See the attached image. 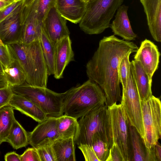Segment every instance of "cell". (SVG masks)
Here are the masks:
<instances>
[{"label":"cell","instance_id":"6da1fadb","mask_svg":"<svg viewBox=\"0 0 161 161\" xmlns=\"http://www.w3.org/2000/svg\"><path fill=\"white\" fill-rule=\"evenodd\" d=\"M138 48L133 42L119 39L114 35L104 36L87 63V76L103 90L107 107L121 100L118 73L120 62L128 54L136 52Z\"/></svg>","mask_w":161,"mask_h":161},{"label":"cell","instance_id":"7a4b0ae2","mask_svg":"<svg viewBox=\"0 0 161 161\" xmlns=\"http://www.w3.org/2000/svg\"><path fill=\"white\" fill-rule=\"evenodd\" d=\"M6 46L12 58L25 73L26 82L32 86L47 87L49 75L40 40L29 44L19 42Z\"/></svg>","mask_w":161,"mask_h":161},{"label":"cell","instance_id":"3957f363","mask_svg":"<svg viewBox=\"0 0 161 161\" xmlns=\"http://www.w3.org/2000/svg\"><path fill=\"white\" fill-rule=\"evenodd\" d=\"M106 103L103 90L97 84L88 79L64 92L63 110L65 115L77 119Z\"/></svg>","mask_w":161,"mask_h":161},{"label":"cell","instance_id":"277c9868","mask_svg":"<svg viewBox=\"0 0 161 161\" xmlns=\"http://www.w3.org/2000/svg\"><path fill=\"white\" fill-rule=\"evenodd\" d=\"M79 131L75 140L78 146H91L93 138L98 136L107 143L110 149L113 144L109 115L107 107L96 108L81 117L79 121Z\"/></svg>","mask_w":161,"mask_h":161},{"label":"cell","instance_id":"5b68a950","mask_svg":"<svg viewBox=\"0 0 161 161\" xmlns=\"http://www.w3.org/2000/svg\"><path fill=\"white\" fill-rule=\"evenodd\" d=\"M124 0H88L84 15L79 22L82 31L98 34L109 27L110 21Z\"/></svg>","mask_w":161,"mask_h":161},{"label":"cell","instance_id":"8992f818","mask_svg":"<svg viewBox=\"0 0 161 161\" xmlns=\"http://www.w3.org/2000/svg\"><path fill=\"white\" fill-rule=\"evenodd\" d=\"M11 87L14 93L31 101L47 117H58L63 115L64 92L58 93L47 87L32 86L26 81L21 85Z\"/></svg>","mask_w":161,"mask_h":161},{"label":"cell","instance_id":"52a82bcc","mask_svg":"<svg viewBox=\"0 0 161 161\" xmlns=\"http://www.w3.org/2000/svg\"><path fill=\"white\" fill-rule=\"evenodd\" d=\"M109 115L113 143H116L124 161H132L130 123L121 104L107 107Z\"/></svg>","mask_w":161,"mask_h":161},{"label":"cell","instance_id":"ba28073f","mask_svg":"<svg viewBox=\"0 0 161 161\" xmlns=\"http://www.w3.org/2000/svg\"><path fill=\"white\" fill-rule=\"evenodd\" d=\"M145 147L150 149L155 145L161 135V103L160 99L153 95L141 101Z\"/></svg>","mask_w":161,"mask_h":161},{"label":"cell","instance_id":"9c48e42d","mask_svg":"<svg viewBox=\"0 0 161 161\" xmlns=\"http://www.w3.org/2000/svg\"><path fill=\"white\" fill-rule=\"evenodd\" d=\"M122 105L130 125L134 127L143 141L145 137L141 100L130 67L126 85L122 88Z\"/></svg>","mask_w":161,"mask_h":161},{"label":"cell","instance_id":"30bf717a","mask_svg":"<svg viewBox=\"0 0 161 161\" xmlns=\"http://www.w3.org/2000/svg\"><path fill=\"white\" fill-rule=\"evenodd\" d=\"M37 3V0H35L28 6L23 4L21 15V43L29 44L40 38L43 22L38 15Z\"/></svg>","mask_w":161,"mask_h":161},{"label":"cell","instance_id":"8fae6325","mask_svg":"<svg viewBox=\"0 0 161 161\" xmlns=\"http://www.w3.org/2000/svg\"><path fill=\"white\" fill-rule=\"evenodd\" d=\"M57 117H48L39 124L28 134L29 143L37 148L52 145L59 138L57 126Z\"/></svg>","mask_w":161,"mask_h":161},{"label":"cell","instance_id":"7c38bea8","mask_svg":"<svg viewBox=\"0 0 161 161\" xmlns=\"http://www.w3.org/2000/svg\"><path fill=\"white\" fill-rule=\"evenodd\" d=\"M134 55V59L139 63L152 80L158 68L160 53L157 46L149 40L142 41Z\"/></svg>","mask_w":161,"mask_h":161},{"label":"cell","instance_id":"4fadbf2b","mask_svg":"<svg viewBox=\"0 0 161 161\" xmlns=\"http://www.w3.org/2000/svg\"><path fill=\"white\" fill-rule=\"evenodd\" d=\"M43 22L44 31L54 45L63 38L69 36L66 19L58 12L55 7L50 10Z\"/></svg>","mask_w":161,"mask_h":161},{"label":"cell","instance_id":"5bb4252c","mask_svg":"<svg viewBox=\"0 0 161 161\" xmlns=\"http://www.w3.org/2000/svg\"><path fill=\"white\" fill-rule=\"evenodd\" d=\"M75 61L74 53L69 36L65 37L55 45L54 77L60 79L63 77V73L69 63Z\"/></svg>","mask_w":161,"mask_h":161},{"label":"cell","instance_id":"9a60e30c","mask_svg":"<svg viewBox=\"0 0 161 161\" xmlns=\"http://www.w3.org/2000/svg\"><path fill=\"white\" fill-rule=\"evenodd\" d=\"M148 29L154 40L161 41V0H140Z\"/></svg>","mask_w":161,"mask_h":161},{"label":"cell","instance_id":"2e32d148","mask_svg":"<svg viewBox=\"0 0 161 161\" xmlns=\"http://www.w3.org/2000/svg\"><path fill=\"white\" fill-rule=\"evenodd\" d=\"M21 10L0 23V39L4 45H7L21 41Z\"/></svg>","mask_w":161,"mask_h":161},{"label":"cell","instance_id":"e0dca14e","mask_svg":"<svg viewBox=\"0 0 161 161\" xmlns=\"http://www.w3.org/2000/svg\"><path fill=\"white\" fill-rule=\"evenodd\" d=\"M128 9V7L124 4L120 6L109 27L114 35L119 36L126 41H134L137 36L132 29L127 14Z\"/></svg>","mask_w":161,"mask_h":161},{"label":"cell","instance_id":"ac0fdd59","mask_svg":"<svg viewBox=\"0 0 161 161\" xmlns=\"http://www.w3.org/2000/svg\"><path fill=\"white\" fill-rule=\"evenodd\" d=\"M85 0H56V8L66 20L76 24L79 23L85 12Z\"/></svg>","mask_w":161,"mask_h":161},{"label":"cell","instance_id":"d6986e66","mask_svg":"<svg viewBox=\"0 0 161 161\" xmlns=\"http://www.w3.org/2000/svg\"><path fill=\"white\" fill-rule=\"evenodd\" d=\"M9 105L29 116L36 121L40 123L48 117L42 110L30 100L21 95L14 93Z\"/></svg>","mask_w":161,"mask_h":161},{"label":"cell","instance_id":"ffe728a7","mask_svg":"<svg viewBox=\"0 0 161 161\" xmlns=\"http://www.w3.org/2000/svg\"><path fill=\"white\" fill-rule=\"evenodd\" d=\"M130 67L141 100H146L152 95V80L138 61L132 60L130 62Z\"/></svg>","mask_w":161,"mask_h":161},{"label":"cell","instance_id":"44dd1931","mask_svg":"<svg viewBox=\"0 0 161 161\" xmlns=\"http://www.w3.org/2000/svg\"><path fill=\"white\" fill-rule=\"evenodd\" d=\"M75 143L72 138H59L52 145L56 161H75Z\"/></svg>","mask_w":161,"mask_h":161},{"label":"cell","instance_id":"7402d4cb","mask_svg":"<svg viewBox=\"0 0 161 161\" xmlns=\"http://www.w3.org/2000/svg\"><path fill=\"white\" fill-rule=\"evenodd\" d=\"M57 126L59 138H72L75 140L79 131L77 119L66 115L57 117Z\"/></svg>","mask_w":161,"mask_h":161},{"label":"cell","instance_id":"603a6c76","mask_svg":"<svg viewBox=\"0 0 161 161\" xmlns=\"http://www.w3.org/2000/svg\"><path fill=\"white\" fill-rule=\"evenodd\" d=\"M6 142L16 149L25 147L29 143L28 133L16 119L13 123Z\"/></svg>","mask_w":161,"mask_h":161},{"label":"cell","instance_id":"cb8c5ba5","mask_svg":"<svg viewBox=\"0 0 161 161\" xmlns=\"http://www.w3.org/2000/svg\"><path fill=\"white\" fill-rule=\"evenodd\" d=\"M14 108L9 105L0 108V144L6 141L13 123L15 119Z\"/></svg>","mask_w":161,"mask_h":161},{"label":"cell","instance_id":"d4e9b609","mask_svg":"<svg viewBox=\"0 0 161 161\" xmlns=\"http://www.w3.org/2000/svg\"><path fill=\"white\" fill-rule=\"evenodd\" d=\"M12 59L11 65L3 68L4 76L11 86L21 85L26 81V76L22 68L15 60Z\"/></svg>","mask_w":161,"mask_h":161},{"label":"cell","instance_id":"484cf974","mask_svg":"<svg viewBox=\"0 0 161 161\" xmlns=\"http://www.w3.org/2000/svg\"><path fill=\"white\" fill-rule=\"evenodd\" d=\"M40 41L43 55L47 67L48 75H53L54 72L55 45L46 34L43 28Z\"/></svg>","mask_w":161,"mask_h":161},{"label":"cell","instance_id":"4316f807","mask_svg":"<svg viewBox=\"0 0 161 161\" xmlns=\"http://www.w3.org/2000/svg\"><path fill=\"white\" fill-rule=\"evenodd\" d=\"M132 161H145L146 147L143 140L136 128L130 125Z\"/></svg>","mask_w":161,"mask_h":161},{"label":"cell","instance_id":"83f0119b","mask_svg":"<svg viewBox=\"0 0 161 161\" xmlns=\"http://www.w3.org/2000/svg\"><path fill=\"white\" fill-rule=\"evenodd\" d=\"M91 146L99 161H106L109 153L108 144L97 136L93 138Z\"/></svg>","mask_w":161,"mask_h":161},{"label":"cell","instance_id":"f1b7e54d","mask_svg":"<svg viewBox=\"0 0 161 161\" xmlns=\"http://www.w3.org/2000/svg\"><path fill=\"white\" fill-rule=\"evenodd\" d=\"M131 53H129L125 56L120 62L119 67V76L120 82L122 88H124L126 85L127 79L130 69V62L129 57Z\"/></svg>","mask_w":161,"mask_h":161},{"label":"cell","instance_id":"f546056e","mask_svg":"<svg viewBox=\"0 0 161 161\" xmlns=\"http://www.w3.org/2000/svg\"><path fill=\"white\" fill-rule=\"evenodd\" d=\"M23 3V0H16L8 7L0 11V23L20 12Z\"/></svg>","mask_w":161,"mask_h":161},{"label":"cell","instance_id":"4dcf8cb0","mask_svg":"<svg viewBox=\"0 0 161 161\" xmlns=\"http://www.w3.org/2000/svg\"><path fill=\"white\" fill-rule=\"evenodd\" d=\"M56 0H37L38 15L43 22L50 10L55 7Z\"/></svg>","mask_w":161,"mask_h":161},{"label":"cell","instance_id":"1f68e13d","mask_svg":"<svg viewBox=\"0 0 161 161\" xmlns=\"http://www.w3.org/2000/svg\"><path fill=\"white\" fill-rule=\"evenodd\" d=\"M36 149L40 161H56L52 145L40 147Z\"/></svg>","mask_w":161,"mask_h":161},{"label":"cell","instance_id":"d6a6232c","mask_svg":"<svg viewBox=\"0 0 161 161\" xmlns=\"http://www.w3.org/2000/svg\"><path fill=\"white\" fill-rule=\"evenodd\" d=\"M14 93L11 87L9 85L0 89V108L8 105Z\"/></svg>","mask_w":161,"mask_h":161},{"label":"cell","instance_id":"836d02e7","mask_svg":"<svg viewBox=\"0 0 161 161\" xmlns=\"http://www.w3.org/2000/svg\"><path fill=\"white\" fill-rule=\"evenodd\" d=\"M81 151L86 161H99L91 146L87 144H81L78 146Z\"/></svg>","mask_w":161,"mask_h":161},{"label":"cell","instance_id":"e575fe53","mask_svg":"<svg viewBox=\"0 0 161 161\" xmlns=\"http://www.w3.org/2000/svg\"><path fill=\"white\" fill-rule=\"evenodd\" d=\"M20 161H40L36 149L28 148L20 155Z\"/></svg>","mask_w":161,"mask_h":161},{"label":"cell","instance_id":"d590c367","mask_svg":"<svg viewBox=\"0 0 161 161\" xmlns=\"http://www.w3.org/2000/svg\"><path fill=\"white\" fill-rule=\"evenodd\" d=\"M12 60L7 46L0 45V62L4 68L8 67L11 65Z\"/></svg>","mask_w":161,"mask_h":161},{"label":"cell","instance_id":"8d00e7d4","mask_svg":"<svg viewBox=\"0 0 161 161\" xmlns=\"http://www.w3.org/2000/svg\"><path fill=\"white\" fill-rule=\"evenodd\" d=\"M106 161H124L122 153L116 143H113Z\"/></svg>","mask_w":161,"mask_h":161},{"label":"cell","instance_id":"74e56055","mask_svg":"<svg viewBox=\"0 0 161 161\" xmlns=\"http://www.w3.org/2000/svg\"><path fill=\"white\" fill-rule=\"evenodd\" d=\"M145 161H158L155 153L154 145L150 149L146 148Z\"/></svg>","mask_w":161,"mask_h":161},{"label":"cell","instance_id":"f35d334b","mask_svg":"<svg viewBox=\"0 0 161 161\" xmlns=\"http://www.w3.org/2000/svg\"><path fill=\"white\" fill-rule=\"evenodd\" d=\"M20 155L15 152L8 153L4 156V160L6 161H20Z\"/></svg>","mask_w":161,"mask_h":161},{"label":"cell","instance_id":"ab89813d","mask_svg":"<svg viewBox=\"0 0 161 161\" xmlns=\"http://www.w3.org/2000/svg\"><path fill=\"white\" fill-rule=\"evenodd\" d=\"M16 0H0V11L8 7Z\"/></svg>","mask_w":161,"mask_h":161},{"label":"cell","instance_id":"60d3db41","mask_svg":"<svg viewBox=\"0 0 161 161\" xmlns=\"http://www.w3.org/2000/svg\"><path fill=\"white\" fill-rule=\"evenodd\" d=\"M154 146V151L155 155L158 161H161V147L158 142Z\"/></svg>","mask_w":161,"mask_h":161},{"label":"cell","instance_id":"b9f144b4","mask_svg":"<svg viewBox=\"0 0 161 161\" xmlns=\"http://www.w3.org/2000/svg\"><path fill=\"white\" fill-rule=\"evenodd\" d=\"M8 85L4 76L0 75V89L6 87Z\"/></svg>","mask_w":161,"mask_h":161},{"label":"cell","instance_id":"7bdbcfd3","mask_svg":"<svg viewBox=\"0 0 161 161\" xmlns=\"http://www.w3.org/2000/svg\"><path fill=\"white\" fill-rule=\"evenodd\" d=\"M35 0H23V5L27 6L30 4Z\"/></svg>","mask_w":161,"mask_h":161},{"label":"cell","instance_id":"ee69618b","mask_svg":"<svg viewBox=\"0 0 161 161\" xmlns=\"http://www.w3.org/2000/svg\"><path fill=\"white\" fill-rule=\"evenodd\" d=\"M3 66L0 62V75L4 76V74L3 72Z\"/></svg>","mask_w":161,"mask_h":161},{"label":"cell","instance_id":"f6af8a7d","mask_svg":"<svg viewBox=\"0 0 161 161\" xmlns=\"http://www.w3.org/2000/svg\"><path fill=\"white\" fill-rule=\"evenodd\" d=\"M0 45H5L3 44V43H2L1 41V40L0 39Z\"/></svg>","mask_w":161,"mask_h":161},{"label":"cell","instance_id":"bcb514c9","mask_svg":"<svg viewBox=\"0 0 161 161\" xmlns=\"http://www.w3.org/2000/svg\"><path fill=\"white\" fill-rule=\"evenodd\" d=\"M86 1H87L88 0H85Z\"/></svg>","mask_w":161,"mask_h":161},{"label":"cell","instance_id":"7dc6e473","mask_svg":"<svg viewBox=\"0 0 161 161\" xmlns=\"http://www.w3.org/2000/svg\"><path fill=\"white\" fill-rule=\"evenodd\" d=\"M1 144H0V145Z\"/></svg>","mask_w":161,"mask_h":161}]
</instances>
